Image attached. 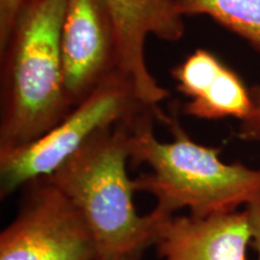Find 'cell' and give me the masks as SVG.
<instances>
[{
	"instance_id": "6da1fadb",
	"label": "cell",
	"mask_w": 260,
	"mask_h": 260,
	"mask_svg": "<svg viewBox=\"0 0 260 260\" xmlns=\"http://www.w3.org/2000/svg\"><path fill=\"white\" fill-rule=\"evenodd\" d=\"M129 153L151 169L133 180L135 191L154 197V211L162 216L182 209L197 217L233 212L260 198V169L223 161L218 148L193 141L176 117L158 109L130 123Z\"/></svg>"
},
{
	"instance_id": "7a4b0ae2",
	"label": "cell",
	"mask_w": 260,
	"mask_h": 260,
	"mask_svg": "<svg viewBox=\"0 0 260 260\" xmlns=\"http://www.w3.org/2000/svg\"><path fill=\"white\" fill-rule=\"evenodd\" d=\"M65 5L67 0H27L0 48V149L40 139L74 109L60 51Z\"/></svg>"
},
{
	"instance_id": "3957f363",
	"label": "cell",
	"mask_w": 260,
	"mask_h": 260,
	"mask_svg": "<svg viewBox=\"0 0 260 260\" xmlns=\"http://www.w3.org/2000/svg\"><path fill=\"white\" fill-rule=\"evenodd\" d=\"M132 122L99 132L46 176L82 213L99 255L153 245L157 224L167 217L154 210L140 216L134 206V181L126 174Z\"/></svg>"
},
{
	"instance_id": "277c9868",
	"label": "cell",
	"mask_w": 260,
	"mask_h": 260,
	"mask_svg": "<svg viewBox=\"0 0 260 260\" xmlns=\"http://www.w3.org/2000/svg\"><path fill=\"white\" fill-rule=\"evenodd\" d=\"M153 109L158 107L142 102L129 77L115 71L47 134L24 146L0 149V195L9 197L52 174L99 132Z\"/></svg>"
},
{
	"instance_id": "5b68a950",
	"label": "cell",
	"mask_w": 260,
	"mask_h": 260,
	"mask_svg": "<svg viewBox=\"0 0 260 260\" xmlns=\"http://www.w3.org/2000/svg\"><path fill=\"white\" fill-rule=\"evenodd\" d=\"M16 218L0 234V260H95L87 220L46 176L29 182Z\"/></svg>"
},
{
	"instance_id": "8992f818",
	"label": "cell",
	"mask_w": 260,
	"mask_h": 260,
	"mask_svg": "<svg viewBox=\"0 0 260 260\" xmlns=\"http://www.w3.org/2000/svg\"><path fill=\"white\" fill-rule=\"evenodd\" d=\"M60 51L65 92L75 107L119 70L116 24L106 0H67Z\"/></svg>"
},
{
	"instance_id": "52a82bcc",
	"label": "cell",
	"mask_w": 260,
	"mask_h": 260,
	"mask_svg": "<svg viewBox=\"0 0 260 260\" xmlns=\"http://www.w3.org/2000/svg\"><path fill=\"white\" fill-rule=\"evenodd\" d=\"M118 39V69L135 84L146 105L158 107L170 93L149 73L145 59L148 37L176 42L186 31L184 17L174 0H106Z\"/></svg>"
},
{
	"instance_id": "ba28073f",
	"label": "cell",
	"mask_w": 260,
	"mask_h": 260,
	"mask_svg": "<svg viewBox=\"0 0 260 260\" xmlns=\"http://www.w3.org/2000/svg\"><path fill=\"white\" fill-rule=\"evenodd\" d=\"M251 242L247 210L206 217H162L153 237L161 260H248Z\"/></svg>"
},
{
	"instance_id": "9c48e42d",
	"label": "cell",
	"mask_w": 260,
	"mask_h": 260,
	"mask_svg": "<svg viewBox=\"0 0 260 260\" xmlns=\"http://www.w3.org/2000/svg\"><path fill=\"white\" fill-rule=\"evenodd\" d=\"M252 106L251 89H247L239 75L224 65L203 95L184 104L183 112L201 119L234 117L242 121L249 115Z\"/></svg>"
},
{
	"instance_id": "30bf717a",
	"label": "cell",
	"mask_w": 260,
	"mask_h": 260,
	"mask_svg": "<svg viewBox=\"0 0 260 260\" xmlns=\"http://www.w3.org/2000/svg\"><path fill=\"white\" fill-rule=\"evenodd\" d=\"M183 17L207 16L260 53V0H174Z\"/></svg>"
},
{
	"instance_id": "8fae6325",
	"label": "cell",
	"mask_w": 260,
	"mask_h": 260,
	"mask_svg": "<svg viewBox=\"0 0 260 260\" xmlns=\"http://www.w3.org/2000/svg\"><path fill=\"white\" fill-rule=\"evenodd\" d=\"M224 64L210 51L198 48L171 70L176 88L189 99H197L206 92L217 79Z\"/></svg>"
},
{
	"instance_id": "7c38bea8",
	"label": "cell",
	"mask_w": 260,
	"mask_h": 260,
	"mask_svg": "<svg viewBox=\"0 0 260 260\" xmlns=\"http://www.w3.org/2000/svg\"><path fill=\"white\" fill-rule=\"evenodd\" d=\"M253 106L249 115L241 121L237 136L245 141L260 142V83L251 88Z\"/></svg>"
},
{
	"instance_id": "4fadbf2b",
	"label": "cell",
	"mask_w": 260,
	"mask_h": 260,
	"mask_svg": "<svg viewBox=\"0 0 260 260\" xmlns=\"http://www.w3.org/2000/svg\"><path fill=\"white\" fill-rule=\"evenodd\" d=\"M27 0H0V48L8 41L16 18Z\"/></svg>"
},
{
	"instance_id": "5bb4252c",
	"label": "cell",
	"mask_w": 260,
	"mask_h": 260,
	"mask_svg": "<svg viewBox=\"0 0 260 260\" xmlns=\"http://www.w3.org/2000/svg\"><path fill=\"white\" fill-rule=\"evenodd\" d=\"M252 232V246L256 252V260H260V198L246 206Z\"/></svg>"
},
{
	"instance_id": "9a60e30c",
	"label": "cell",
	"mask_w": 260,
	"mask_h": 260,
	"mask_svg": "<svg viewBox=\"0 0 260 260\" xmlns=\"http://www.w3.org/2000/svg\"><path fill=\"white\" fill-rule=\"evenodd\" d=\"M148 246L139 247V248L133 249V251L121 253V254L115 255H99L95 260H141L142 254H144Z\"/></svg>"
}]
</instances>
